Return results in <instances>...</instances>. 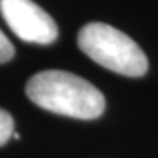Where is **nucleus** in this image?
Listing matches in <instances>:
<instances>
[{"mask_svg": "<svg viewBox=\"0 0 158 158\" xmlns=\"http://www.w3.org/2000/svg\"><path fill=\"white\" fill-rule=\"evenodd\" d=\"M0 13L10 29L24 42L48 45L58 35L53 18L32 0H0Z\"/></svg>", "mask_w": 158, "mask_h": 158, "instance_id": "3", "label": "nucleus"}, {"mask_svg": "<svg viewBox=\"0 0 158 158\" xmlns=\"http://www.w3.org/2000/svg\"><path fill=\"white\" fill-rule=\"evenodd\" d=\"M15 132V121L11 114L0 108V145L8 142V139Z\"/></svg>", "mask_w": 158, "mask_h": 158, "instance_id": "4", "label": "nucleus"}, {"mask_svg": "<svg viewBox=\"0 0 158 158\" xmlns=\"http://www.w3.org/2000/svg\"><path fill=\"white\" fill-rule=\"evenodd\" d=\"M26 94L40 108L77 119L98 118L105 110V97L94 84L68 71L48 69L34 74Z\"/></svg>", "mask_w": 158, "mask_h": 158, "instance_id": "1", "label": "nucleus"}, {"mask_svg": "<svg viewBox=\"0 0 158 158\" xmlns=\"http://www.w3.org/2000/svg\"><path fill=\"white\" fill-rule=\"evenodd\" d=\"M13 55H15V48H13L8 37L0 29V63H6L13 58Z\"/></svg>", "mask_w": 158, "mask_h": 158, "instance_id": "5", "label": "nucleus"}, {"mask_svg": "<svg viewBox=\"0 0 158 158\" xmlns=\"http://www.w3.org/2000/svg\"><path fill=\"white\" fill-rule=\"evenodd\" d=\"M77 45L100 66L123 76H142L148 60L127 34L105 23L85 24L77 35Z\"/></svg>", "mask_w": 158, "mask_h": 158, "instance_id": "2", "label": "nucleus"}]
</instances>
